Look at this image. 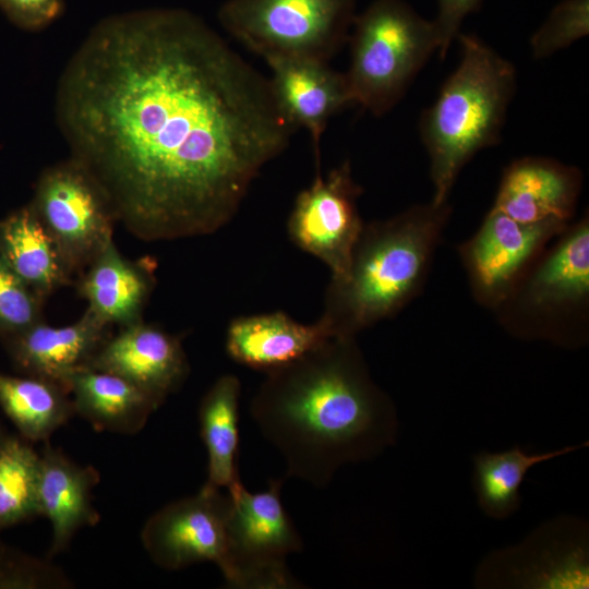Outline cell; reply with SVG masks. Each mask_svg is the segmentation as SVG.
I'll return each instance as SVG.
<instances>
[{
    "instance_id": "obj_12",
    "label": "cell",
    "mask_w": 589,
    "mask_h": 589,
    "mask_svg": "<svg viewBox=\"0 0 589 589\" xmlns=\"http://www.w3.org/2000/svg\"><path fill=\"white\" fill-rule=\"evenodd\" d=\"M567 223L551 218L520 223L491 208L478 232L459 248L471 289L483 304L506 300L530 259Z\"/></svg>"
},
{
    "instance_id": "obj_19",
    "label": "cell",
    "mask_w": 589,
    "mask_h": 589,
    "mask_svg": "<svg viewBox=\"0 0 589 589\" xmlns=\"http://www.w3.org/2000/svg\"><path fill=\"white\" fill-rule=\"evenodd\" d=\"M329 337L333 336L321 318L302 324L275 311L232 320L225 345L236 362L268 372L297 360Z\"/></svg>"
},
{
    "instance_id": "obj_8",
    "label": "cell",
    "mask_w": 589,
    "mask_h": 589,
    "mask_svg": "<svg viewBox=\"0 0 589 589\" xmlns=\"http://www.w3.org/2000/svg\"><path fill=\"white\" fill-rule=\"evenodd\" d=\"M29 204L73 273L113 240L117 219L107 194L71 157L41 172Z\"/></svg>"
},
{
    "instance_id": "obj_28",
    "label": "cell",
    "mask_w": 589,
    "mask_h": 589,
    "mask_svg": "<svg viewBox=\"0 0 589 589\" xmlns=\"http://www.w3.org/2000/svg\"><path fill=\"white\" fill-rule=\"evenodd\" d=\"M43 302L0 256V336L13 337L43 321Z\"/></svg>"
},
{
    "instance_id": "obj_5",
    "label": "cell",
    "mask_w": 589,
    "mask_h": 589,
    "mask_svg": "<svg viewBox=\"0 0 589 589\" xmlns=\"http://www.w3.org/2000/svg\"><path fill=\"white\" fill-rule=\"evenodd\" d=\"M348 39L351 58L345 76L352 105L376 117L399 103L440 48L433 21L404 0H374L356 14Z\"/></svg>"
},
{
    "instance_id": "obj_21",
    "label": "cell",
    "mask_w": 589,
    "mask_h": 589,
    "mask_svg": "<svg viewBox=\"0 0 589 589\" xmlns=\"http://www.w3.org/2000/svg\"><path fill=\"white\" fill-rule=\"evenodd\" d=\"M0 256L44 300L73 274L31 204L0 220Z\"/></svg>"
},
{
    "instance_id": "obj_1",
    "label": "cell",
    "mask_w": 589,
    "mask_h": 589,
    "mask_svg": "<svg viewBox=\"0 0 589 589\" xmlns=\"http://www.w3.org/2000/svg\"><path fill=\"white\" fill-rule=\"evenodd\" d=\"M56 118L71 158L144 241L213 233L294 131L268 79L195 14L98 22L65 64Z\"/></svg>"
},
{
    "instance_id": "obj_20",
    "label": "cell",
    "mask_w": 589,
    "mask_h": 589,
    "mask_svg": "<svg viewBox=\"0 0 589 589\" xmlns=\"http://www.w3.org/2000/svg\"><path fill=\"white\" fill-rule=\"evenodd\" d=\"M65 389L72 399L74 413L98 431L135 434L160 406L125 378L89 366L72 373Z\"/></svg>"
},
{
    "instance_id": "obj_13",
    "label": "cell",
    "mask_w": 589,
    "mask_h": 589,
    "mask_svg": "<svg viewBox=\"0 0 589 589\" xmlns=\"http://www.w3.org/2000/svg\"><path fill=\"white\" fill-rule=\"evenodd\" d=\"M121 328L103 344L87 366L125 378L161 405L190 372L180 339L143 321Z\"/></svg>"
},
{
    "instance_id": "obj_29",
    "label": "cell",
    "mask_w": 589,
    "mask_h": 589,
    "mask_svg": "<svg viewBox=\"0 0 589 589\" xmlns=\"http://www.w3.org/2000/svg\"><path fill=\"white\" fill-rule=\"evenodd\" d=\"M73 582L48 560L13 550L0 542V589H69Z\"/></svg>"
},
{
    "instance_id": "obj_9",
    "label": "cell",
    "mask_w": 589,
    "mask_h": 589,
    "mask_svg": "<svg viewBox=\"0 0 589 589\" xmlns=\"http://www.w3.org/2000/svg\"><path fill=\"white\" fill-rule=\"evenodd\" d=\"M362 188L352 176L349 160L325 177L316 171L313 182L296 197L287 221L290 240L322 261L332 279L348 272L352 250L364 223L358 208Z\"/></svg>"
},
{
    "instance_id": "obj_6",
    "label": "cell",
    "mask_w": 589,
    "mask_h": 589,
    "mask_svg": "<svg viewBox=\"0 0 589 589\" xmlns=\"http://www.w3.org/2000/svg\"><path fill=\"white\" fill-rule=\"evenodd\" d=\"M357 0H227L224 29L264 60L328 62L349 38Z\"/></svg>"
},
{
    "instance_id": "obj_2",
    "label": "cell",
    "mask_w": 589,
    "mask_h": 589,
    "mask_svg": "<svg viewBox=\"0 0 589 589\" xmlns=\"http://www.w3.org/2000/svg\"><path fill=\"white\" fill-rule=\"evenodd\" d=\"M250 412L284 456L286 476L317 488L342 465L393 445L398 429L395 406L372 380L356 337H329L266 372Z\"/></svg>"
},
{
    "instance_id": "obj_27",
    "label": "cell",
    "mask_w": 589,
    "mask_h": 589,
    "mask_svg": "<svg viewBox=\"0 0 589 589\" xmlns=\"http://www.w3.org/2000/svg\"><path fill=\"white\" fill-rule=\"evenodd\" d=\"M589 33V0H562L530 39L534 59H544L569 47Z\"/></svg>"
},
{
    "instance_id": "obj_31",
    "label": "cell",
    "mask_w": 589,
    "mask_h": 589,
    "mask_svg": "<svg viewBox=\"0 0 589 589\" xmlns=\"http://www.w3.org/2000/svg\"><path fill=\"white\" fill-rule=\"evenodd\" d=\"M483 0H437V12L432 20L440 38L438 55L444 59L452 43L461 32L465 19L479 10Z\"/></svg>"
},
{
    "instance_id": "obj_14",
    "label": "cell",
    "mask_w": 589,
    "mask_h": 589,
    "mask_svg": "<svg viewBox=\"0 0 589 589\" xmlns=\"http://www.w3.org/2000/svg\"><path fill=\"white\" fill-rule=\"evenodd\" d=\"M265 62L280 112L296 129L308 131L320 170L321 141L329 119L352 105L345 73L332 69L328 62L311 59L273 58Z\"/></svg>"
},
{
    "instance_id": "obj_11",
    "label": "cell",
    "mask_w": 589,
    "mask_h": 589,
    "mask_svg": "<svg viewBox=\"0 0 589 589\" xmlns=\"http://www.w3.org/2000/svg\"><path fill=\"white\" fill-rule=\"evenodd\" d=\"M229 509V494L204 484L196 494L163 506L145 521L143 548L163 569L177 570L201 562L221 568Z\"/></svg>"
},
{
    "instance_id": "obj_15",
    "label": "cell",
    "mask_w": 589,
    "mask_h": 589,
    "mask_svg": "<svg viewBox=\"0 0 589 589\" xmlns=\"http://www.w3.org/2000/svg\"><path fill=\"white\" fill-rule=\"evenodd\" d=\"M581 188V173L544 157L512 163L502 177L493 208L520 223L568 221Z\"/></svg>"
},
{
    "instance_id": "obj_18",
    "label": "cell",
    "mask_w": 589,
    "mask_h": 589,
    "mask_svg": "<svg viewBox=\"0 0 589 589\" xmlns=\"http://www.w3.org/2000/svg\"><path fill=\"white\" fill-rule=\"evenodd\" d=\"M86 267L77 289L88 312L108 326L143 321L154 288L152 263L124 257L112 240Z\"/></svg>"
},
{
    "instance_id": "obj_22",
    "label": "cell",
    "mask_w": 589,
    "mask_h": 589,
    "mask_svg": "<svg viewBox=\"0 0 589 589\" xmlns=\"http://www.w3.org/2000/svg\"><path fill=\"white\" fill-rule=\"evenodd\" d=\"M558 243L525 288L529 306L551 311L581 303L589 293V223L582 217L561 233Z\"/></svg>"
},
{
    "instance_id": "obj_16",
    "label": "cell",
    "mask_w": 589,
    "mask_h": 589,
    "mask_svg": "<svg viewBox=\"0 0 589 589\" xmlns=\"http://www.w3.org/2000/svg\"><path fill=\"white\" fill-rule=\"evenodd\" d=\"M108 338V325L86 310L72 324L51 326L39 321L4 341L20 371L55 382L65 389L70 375L87 366Z\"/></svg>"
},
{
    "instance_id": "obj_26",
    "label": "cell",
    "mask_w": 589,
    "mask_h": 589,
    "mask_svg": "<svg viewBox=\"0 0 589 589\" xmlns=\"http://www.w3.org/2000/svg\"><path fill=\"white\" fill-rule=\"evenodd\" d=\"M39 454L8 436L0 447V531L39 516Z\"/></svg>"
},
{
    "instance_id": "obj_24",
    "label": "cell",
    "mask_w": 589,
    "mask_h": 589,
    "mask_svg": "<svg viewBox=\"0 0 589 589\" xmlns=\"http://www.w3.org/2000/svg\"><path fill=\"white\" fill-rule=\"evenodd\" d=\"M0 407L28 442L48 441L75 414L61 385L31 375L0 373Z\"/></svg>"
},
{
    "instance_id": "obj_10",
    "label": "cell",
    "mask_w": 589,
    "mask_h": 589,
    "mask_svg": "<svg viewBox=\"0 0 589 589\" xmlns=\"http://www.w3.org/2000/svg\"><path fill=\"white\" fill-rule=\"evenodd\" d=\"M481 587L588 588V530L575 518L540 526L522 543L490 555L478 569Z\"/></svg>"
},
{
    "instance_id": "obj_25",
    "label": "cell",
    "mask_w": 589,
    "mask_h": 589,
    "mask_svg": "<svg viewBox=\"0 0 589 589\" xmlns=\"http://www.w3.org/2000/svg\"><path fill=\"white\" fill-rule=\"evenodd\" d=\"M587 445L588 443L534 454L514 445L504 452L478 453L473 457L472 484L479 507L490 518H508L520 506L519 489L531 468Z\"/></svg>"
},
{
    "instance_id": "obj_23",
    "label": "cell",
    "mask_w": 589,
    "mask_h": 589,
    "mask_svg": "<svg viewBox=\"0 0 589 589\" xmlns=\"http://www.w3.org/2000/svg\"><path fill=\"white\" fill-rule=\"evenodd\" d=\"M241 383L225 374L206 392L199 407L201 437L207 450V479L204 484L226 489L240 482L238 471V419Z\"/></svg>"
},
{
    "instance_id": "obj_3",
    "label": "cell",
    "mask_w": 589,
    "mask_h": 589,
    "mask_svg": "<svg viewBox=\"0 0 589 589\" xmlns=\"http://www.w3.org/2000/svg\"><path fill=\"white\" fill-rule=\"evenodd\" d=\"M450 212L448 202L431 201L364 224L347 274L325 292L320 318L333 337H356L419 293Z\"/></svg>"
},
{
    "instance_id": "obj_17",
    "label": "cell",
    "mask_w": 589,
    "mask_h": 589,
    "mask_svg": "<svg viewBox=\"0 0 589 589\" xmlns=\"http://www.w3.org/2000/svg\"><path fill=\"white\" fill-rule=\"evenodd\" d=\"M39 456V516L52 527L51 557L64 551L80 529L99 521L92 493L100 476L93 466L74 462L48 441Z\"/></svg>"
},
{
    "instance_id": "obj_30",
    "label": "cell",
    "mask_w": 589,
    "mask_h": 589,
    "mask_svg": "<svg viewBox=\"0 0 589 589\" xmlns=\"http://www.w3.org/2000/svg\"><path fill=\"white\" fill-rule=\"evenodd\" d=\"M64 0H0V9L19 27L39 31L63 12Z\"/></svg>"
},
{
    "instance_id": "obj_7",
    "label": "cell",
    "mask_w": 589,
    "mask_h": 589,
    "mask_svg": "<svg viewBox=\"0 0 589 589\" xmlns=\"http://www.w3.org/2000/svg\"><path fill=\"white\" fill-rule=\"evenodd\" d=\"M283 482L271 480L265 491L251 493L240 481L227 491V554L220 570L232 588L302 587L286 565V557L301 551L303 543L283 506Z\"/></svg>"
},
{
    "instance_id": "obj_4",
    "label": "cell",
    "mask_w": 589,
    "mask_h": 589,
    "mask_svg": "<svg viewBox=\"0 0 589 589\" xmlns=\"http://www.w3.org/2000/svg\"><path fill=\"white\" fill-rule=\"evenodd\" d=\"M460 60L420 119L430 159L432 202H447L466 164L498 143L516 91L515 67L482 39L458 34Z\"/></svg>"
},
{
    "instance_id": "obj_32",
    "label": "cell",
    "mask_w": 589,
    "mask_h": 589,
    "mask_svg": "<svg viewBox=\"0 0 589 589\" xmlns=\"http://www.w3.org/2000/svg\"><path fill=\"white\" fill-rule=\"evenodd\" d=\"M8 436L9 435L4 432V430L2 429V426L0 424V447L4 443V441L7 440Z\"/></svg>"
}]
</instances>
